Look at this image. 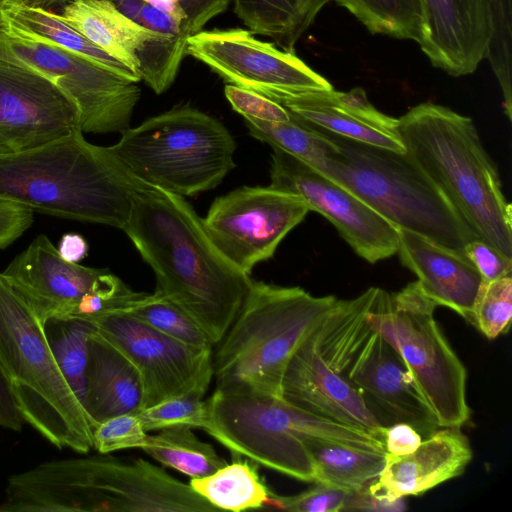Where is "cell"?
<instances>
[{"instance_id": "1", "label": "cell", "mask_w": 512, "mask_h": 512, "mask_svg": "<svg viewBox=\"0 0 512 512\" xmlns=\"http://www.w3.org/2000/svg\"><path fill=\"white\" fill-rule=\"evenodd\" d=\"M123 231L156 277L155 293L177 305L215 346L234 321L251 278L209 238L182 197L145 185Z\"/></svg>"}, {"instance_id": "2", "label": "cell", "mask_w": 512, "mask_h": 512, "mask_svg": "<svg viewBox=\"0 0 512 512\" xmlns=\"http://www.w3.org/2000/svg\"><path fill=\"white\" fill-rule=\"evenodd\" d=\"M145 185L109 147L89 143L81 130L0 155V198L65 219L123 230Z\"/></svg>"}, {"instance_id": "3", "label": "cell", "mask_w": 512, "mask_h": 512, "mask_svg": "<svg viewBox=\"0 0 512 512\" xmlns=\"http://www.w3.org/2000/svg\"><path fill=\"white\" fill-rule=\"evenodd\" d=\"M405 152L474 234L512 259V207L473 120L435 103L398 118Z\"/></svg>"}, {"instance_id": "4", "label": "cell", "mask_w": 512, "mask_h": 512, "mask_svg": "<svg viewBox=\"0 0 512 512\" xmlns=\"http://www.w3.org/2000/svg\"><path fill=\"white\" fill-rule=\"evenodd\" d=\"M337 301L251 279L234 321L212 350L215 390L281 399L290 358Z\"/></svg>"}, {"instance_id": "5", "label": "cell", "mask_w": 512, "mask_h": 512, "mask_svg": "<svg viewBox=\"0 0 512 512\" xmlns=\"http://www.w3.org/2000/svg\"><path fill=\"white\" fill-rule=\"evenodd\" d=\"M324 133L331 147L321 172L396 229L417 233L459 253L478 238L406 152Z\"/></svg>"}, {"instance_id": "6", "label": "cell", "mask_w": 512, "mask_h": 512, "mask_svg": "<svg viewBox=\"0 0 512 512\" xmlns=\"http://www.w3.org/2000/svg\"><path fill=\"white\" fill-rule=\"evenodd\" d=\"M0 369L26 424L59 450L93 449L92 423L56 362L44 325L1 272Z\"/></svg>"}, {"instance_id": "7", "label": "cell", "mask_w": 512, "mask_h": 512, "mask_svg": "<svg viewBox=\"0 0 512 512\" xmlns=\"http://www.w3.org/2000/svg\"><path fill=\"white\" fill-rule=\"evenodd\" d=\"M206 403L208 419L203 430L233 456L303 482L315 483L306 439H327L386 453L381 437L311 415L281 399L214 390Z\"/></svg>"}, {"instance_id": "8", "label": "cell", "mask_w": 512, "mask_h": 512, "mask_svg": "<svg viewBox=\"0 0 512 512\" xmlns=\"http://www.w3.org/2000/svg\"><path fill=\"white\" fill-rule=\"evenodd\" d=\"M109 146L140 181L178 196L214 189L235 167L236 142L216 118L179 106L121 131Z\"/></svg>"}, {"instance_id": "9", "label": "cell", "mask_w": 512, "mask_h": 512, "mask_svg": "<svg viewBox=\"0 0 512 512\" xmlns=\"http://www.w3.org/2000/svg\"><path fill=\"white\" fill-rule=\"evenodd\" d=\"M436 306L416 280L395 293L379 288L367 320L398 351L440 426L461 428L470 418L467 371L434 318Z\"/></svg>"}, {"instance_id": "10", "label": "cell", "mask_w": 512, "mask_h": 512, "mask_svg": "<svg viewBox=\"0 0 512 512\" xmlns=\"http://www.w3.org/2000/svg\"><path fill=\"white\" fill-rule=\"evenodd\" d=\"M0 57L24 64L55 84L76 105L82 132L128 128L141 95L135 82L49 41L18 32L1 18Z\"/></svg>"}, {"instance_id": "11", "label": "cell", "mask_w": 512, "mask_h": 512, "mask_svg": "<svg viewBox=\"0 0 512 512\" xmlns=\"http://www.w3.org/2000/svg\"><path fill=\"white\" fill-rule=\"evenodd\" d=\"M309 211L295 194L270 185L243 186L216 198L202 222L223 256L250 275L256 264L274 255Z\"/></svg>"}, {"instance_id": "12", "label": "cell", "mask_w": 512, "mask_h": 512, "mask_svg": "<svg viewBox=\"0 0 512 512\" xmlns=\"http://www.w3.org/2000/svg\"><path fill=\"white\" fill-rule=\"evenodd\" d=\"M89 324L137 369L143 389L141 410L180 396L204 398L213 379V349L182 343L126 312Z\"/></svg>"}, {"instance_id": "13", "label": "cell", "mask_w": 512, "mask_h": 512, "mask_svg": "<svg viewBox=\"0 0 512 512\" xmlns=\"http://www.w3.org/2000/svg\"><path fill=\"white\" fill-rule=\"evenodd\" d=\"M186 55L205 64L228 84L255 92L333 89L294 50H281L242 28L201 30L192 34L187 40Z\"/></svg>"}, {"instance_id": "14", "label": "cell", "mask_w": 512, "mask_h": 512, "mask_svg": "<svg viewBox=\"0 0 512 512\" xmlns=\"http://www.w3.org/2000/svg\"><path fill=\"white\" fill-rule=\"evenodd\" d=\"M59 15L157 94L172 85L186 55L188 37L149 30L125 16L111 0H68Z\"/></svg>"}, {"instance_id": "15", "label": "cell", "mask_w": 512, "mask_h": 512, "mask_svg": "<svg viewBox=\"0 0 512 512\" xmlns=\"http://www.w3.org/2000/svg\"><path fill=\"white\" fill-rule=\"evenodd\" d=\"M270 186L301 197L328 219L354 252L376 263L397 253V229L330 177L289 153L273 148Z\"/></svg>"}, {"instance_id": "16", "label": "cell", "mask_w": 512, "mask_h": 512, "mask_svg": "<svg viewBox=\"0 0 512 512\" xmlns=\"http://www.w3.org/2000/svg\"><path fill=\"white\" fill-rule=\"evenodd\" d=\"M81 130L76 105L34 69L0 57V148H35ZM82 131V130H81Z\"/></svg>"}, {"instance_id": "17", "label": "cell", "mask_w": 512, "mask_h": 512, "mask_svg": "<svg viewBox=\"0 0 512 512\" xmlns=\"http://www.w3.org/2000/svg\"><path fill=\"white\" fill-rule=\"evenodd\" d=\"M103 270L64 260L41 234L1 274L44 325L69 317Z\"/></svg>"}, {"instance_id": "18", "label": "cell", "mask_w": 512, "mask_h": 512, "mask_svg": "<svg viewBox=\"0 0 512 512\" xmlns=\"http://www.w3.org/2000/svg\"><path fill=\"white\" fill-rule=\"evenodd\" d=\"M281 400L311 415L363 429L384 439V428L356 389L320 355L313 329L287 364L281 383Z\"/></svg>"}, {"instance_id": "19", "label": "cell", "mask_w": 512, "mask_h": 512, "mask_svg": "<svg viewBox=\"0 0 512 512\" xmlns=\"http://www.w3.org/2000/svg\"><path fill=\"white\" fill-rule=\"evenodd\" d=\"M257 93L280 104L292 119L309 128L405 152L397 128L398 119L374 107L362 88L347 92L331 89L302 93L264 90Z\"/></svg>"}, {"instance_id": "20", "label": "cell", "mask_w": 512, "mask_h": 512, "mask_svg": "<svg viewBox=\"0 0 512 512\" xmlns=\"http://www.w3.org/2000/svg\"><path fill=\"white\" fill-rule=\"evenodd\" d=\"M423 29L418 43L430 63L451 76L473 73L485 58L490 0H419Z\"/></svg>"}, {"instance_id": "21", "label": "cell", "mask_w": 512, "mask_h": 512, "mask_svg": "<svg viewBox=\"0 0 512 512\" xmlns=\"http://www.w3.org/2000/svg\"><path fill=\"white\" fill-rule=\"evenodd\" d=\"M468 438L457 427H440L407 455L385 453V465L368 486L378 499L420 495L461 475L472 459Z\"/></svg>"}, {"instance_id": "22", "label": "cell", "mask_w": 512, "mask_h": 512, "mask_svg": "<svg viewBox=\"0 0 512 512\" xmlns=\"http://www.w3.org/2000/svg\"><path fill=\"white\" fill-rule=\"evenodd\" d=\"M397 234L400 261L418 277L424 294L472 322L482 277L470 260L409 230L397 229Z\"/></svg>"}, {"instance_id": "23", "label": "cell", "mask_w": 512, "mask_h": 512, "mask_svg": "<svg viewBox=\"0 0 512 512\" xmlns=\"http://www.w3.org/2000/svg\"><path fill=\"white\" fill-rule=\"evenodd\" d=\"M142 397V382L135 366L92 327L82 405L93 428L117 415L137 414Z\"/></svg>"}, {"instance_id": "24", "label": "cell", "mask_w": 512, "mask_h": 512, "mask_svg": "<svg viewBox=\"0 0 512 512\" xmlns=\"http://www.w3.org/2000/svg\"><path fill=\"white\" fill-rule=\"evenodd\" d=\"M1 20L18 32L49 41L125 79L141 81L130 68L93 44L56 12L21 0H5L1 5Z\"/></svg>"}, {"instance_id": "25", "label": "cell", "mask_w": 512, "mask_h": 512, "mask_svg": "<svg viewBox=\"0 0 512 512\" xmlns=\"http://www.w3.org/2000/svg\"><path fill=\"white\" fill-rule=\"evenodd\" d=\"M234 12L253 34L285 50L294 45L331 0H232Z\"/></svg>"}, {"instance_id": "26", "label": "cell", "mask_w": 512, "mask_h": 512, "mask_svg": "<svg viewBox=\"0 0 512 512\" xmlns=\"http://www.w3.org/2000/svg\"><path fill=\"white\" fill-rule=\"evenodd\" d=\"M315 483L357 492L375 480L385 465V454L320 438L305 440Z\"/></svg>"}, {"instance_id": "27", "label": "cell", "mask_w": 512, "mask_h": 512, "mask_svg": "<svg viewBox=\"0 0 512 512\" xmlns=\"http://www.w3.org/2000/svg\"><path fill=\"white\" fill-rule=\"evenodd\" d=\"M189 485L218 510L260 509L273 493L261 479L258 465L240 457L208 476L191 478Z\"/></svg>"}, {"instance_id": "28", "label": "cell", "mask_w": 512, "mask_h": 512, "mask_svg": "<svg viewBox=\"0 0 512 512\" xmlns=\"http://www.w3.org/2000/svg\"><path fill=\"white\" fill-rule=\"evenodd\" d=\"M189 427H172L149 435L142 450L165 467L191 478L208 476L227 462L214 447L201 441Z\"/></svg>"}, {"instance_id": "29", "label": "cell", "mask_w": 512, "mask_h": 512, "mask_svg": "<svg viewBox=\"0 0 512 512\" xmlns=\"http://www.w3.org/2000/svg\"><path fill=\"white\" fill-rule=\"evenodd\" d=\"M372 34L420 42L423 29L419 0H333Z\"/></svg>"}, {"instance_id": "30", "label": "cell", "mask_w": 512, "mask_h": 512, "mask_svg": "<svg viewBox=\"0 0 512 512\" xmlns=\"http://www.w3.org/2000/svg\"><path fill=\"white\" fill-rule=\"evenodd\" d=\"M92 326L76 318H53L44 331L52 353L70 387L82 403L86 391L88 338Z\"/></svg>"}, {"instance_id": "31", "label": "cell", "mask_w": 512, "mask_h": 512, "mask_svg": "<svg viewBox=\"0 0 512 512\" xmlns=\"http://www.w3.org/2000/svg\"><path fill=\"white\" fill-rule=\"evenodd\" d=\"M291 117V116H290ZM254 138L281 149L318 171H322L331 142L324 132L291 118L288 122H265L244 118Z\"/></svg>"}, {"instance_id": "32", "label": "cell", "mask_w": 512, "mask_h": 512, "mask_svg": "<svg viewBox=\"0 0 512 512\" xmlns=\"http://www.w3.org/2000/svg\"><path fill=\"white\" fill-rule=\"evenodd\" d=\"M142 323L187 345L213 349L208 336L174 303L157 293L146 295L128 312Z\"/></svg>"}, {"instance_id": "33", "label": "cell", "mask_w": 512, "mask_h": 512, "mask_svg": "<svg viewBox=\"0 0 512 512\" xmlns=\"http://www.w3.org/2000/svg\"><path fill=\"white\" fill-rule=\"evenodd\" d=\"M490 35L485 58L500 86L504 112L512 120V0H490Z\"/></svg>"}, {"instance_id": "34", "label": "cell", "mask_w": 512, "mask_h": 512, "mask_svg": "<svg viewBox=\"0 0 512 512\" xmlns=\"http://www.w3.org/2000/svg\"><path fill=\"white\" fill-rule=\"evenodd\" d=\"M145 295L133 291L120 278L104 269L69 318L91 323L110 314L128 312Z\"/></svg>"}, {"instance_id": "35", "label": "cell", "mask_w": 512, "mask_h": 512, "mask_svg": "<svg viewBox=\"0 0 512 512\" xmlns=\"http://www.w3.org/2000/svg\"><path fill=\"white\" fill-rule=\"evenodd\" d=\"M512 317V276L483 281L472 311V324L488 339L507 332Z\"/></svg>"}, {"instance_id": "36", "label": "cell", "mask_w": 512, "mask_h": 512, "mask_svg": "<svg viewBox=\"0 0 512 512\" xmlns=\"http://www.w3.org/2000/svg\"><path fill=\"white\" fill-rule=\"evenodd\" d=\"M147 432L172 427L203 429L208 419L206 400L196 396L171 398L137 413Z\"/></svg>"}, {"instance_id": "37", "label": "cell", "mask_w": 512, "mask_h": 512, "mask_svg": "<svg viewBox=\"0 0 512 512\" xmlns=\"http://www.w3.org/2000/svg\"><path fill=\"white\" fill-rule=\"evenodd\" d=\"M93 448L101 454L143 449L149 434L137 414H121L98 423L92 431Z\"/></svg>"}, {"instance_id": "38", "label": "cell", "mask_w": 512, "mask_h": 512, "mask_svg": "<svg viewBox=\"0 0 512 512\" xmlns=\"http://www.w3.org/2000/svg\"><path fill=\"white\" fill-rule=\"evenodd\" d=\"M350 492L323 483L293 496L272 493L266 507L294 512L343 511Z\"/></svg>"}, {"instance_id": "39", "label": "cell", "mask_w": 512, "mask_h": 512, "mask_svg": "<svg viewBox=\"0 0 512 512\" xmlns=\"http://www.w3.org/2000/svg\"><path fill=\"white\" fill-rule=\"evenodd\" d=\"M224 93L233 110L244 118L265 122H288L291 120L284 107L255 91L226 84Z\"/></svg>"}, {"instance_id": "40", "label": "cell", "mask_w": 512, "mask_h": 512, "mask_svg": "<svg viewBox=\"0 0 512 512\" xmlns=\"http://www.w3.org/2000/svg\"><path fill=\"white\" fill-rule=\"evenodd\" d=\"M161 10L176 19L189 35L195 34L226 10L230 0H158Z\"/></svg>"}, {"instance_id": "41", "label": "cell", "mask_w": 512, "mask_h": 512, "mask_svg": "<svg viewBox=\"0 0 512 512\" xmlns=\"http://www.w3.org/2000/svg\"><path fill=\"white\" fill-rule=\"evenodd\" d=\"M111 1L125 16L149 30L176 36H190L176 19L144 0Z\"/></svg>"}, {"instance_id": "42", "label": "cell", "mask_w": 512, "mask_h": 512, "mask_svg": "<svg viewBox=\"0 0 512 512\" xmlns=\"http://www.w3.org/2000/svg\"><path fill=\"white\" fill-rule=\"evenodd\" d=\"M463 253L475 266L483 281L511 275L512 259L479 238L469 241L464 246Z\"/></svg>"}, {"instance_id": "43", "label": "cell", "mask_w": 512, "mask_h": 512, "mask_svg": "<svg viewBox=\"0 0 512 512\" xmlns=\"http://www.w3.org/2000/svg\"><path fill=\"white\" fill-rule=\"evenodd\" d=\"M33 219L31 208L0 198V249L16 241L32 225Z\"/></svg>"}, {"instance_id": "44", "label": "cell", "mask_w": 512, "mask_h": 512, "mask_svg": "<svg viewBox=\"0 0 512 512\" xmlns=\"http://www.w3.org/2000/svg\"><path fill=\"white\" fill-rule=\"evenodd\" d=\"M386 453L404 456L414 452L421 444L422 436L409 424L395 423L384 428Z\"/></svg>"}, {"instance_id": "45", "label": "cell", "mask_w": 512, "mask_h": 512, "mask_svg": "<svg viewBox=\"0 0 512 512\" xmlns=\"http://www.w3.org/2000/svg\"><path fill=\"white\" fill-rule=\"evenodd\" d=\"M24 424L9 382L0 369V429L20 432Z\"/></svg>"}, {"instance_id": "46", "label": "cell", "mask_w": 512, "mask_h": 512, "mask_svg": "<svg viewBox=\"0 0 512 512\" xmlns=\"http://www.w3.org/2000/svg\"><path fill=\"white\" fill-rule=\"evenodd\" d=\"M406 506L403 498L396 500L378 499L371 495L367 487L350 492L343 511H402Z\"/></svg>"}, {"instance_id": "47", "label": "cell", "mask_w": 512, "mask_h": 512, "mask_svg": "<svg viewBox=\"0 0 512 512\" xmlns=\"http://www.w3.org/2000/svg\"><path fill=\"white\" fill-rule=\"evenodd\" d=\"M57 250L64 260L71 263H79L88 254V243L78 233H65L59 241Z\"/></svg>"}, {"instance_id": "48", "label": "cell", "mask_w": 512, "mask_h": 512, "mask_svg": "<svg viewBox=\"0 0 512 512\" xmlns=\"http://www.w3.org/2000/svg\"><path fill=\"white\" fill-rule=\"evenodd\" d=\"M22 2L35 6L40 7L46 10H50L56 13H60L63 6L68 0H21Z\"/></svg>"}, {"instance_id": "49", "label": "cell", "mask_w": 512, "mask_h": 512, "mask_svg": "<svg viewBox=\"0 0 512 512\" xmlns=\"http://www.w3.org/2000/svg\"><path fill=\"white\" fill-rule=\"evenodd\" d=\"M5 0H0V18H1V5Z\"/></svg>"}, {"instance_id": "50", "label": "cell", "mask_w": 512, "mask_h": 512, "mask_svg": "<svg viewBox=\"0 0 512 512\" xmlns=\"http://www.w3.org/2000/svg\"><path fill=\"white\" fill-rule=\"evenodd\" d=\"M1 154H4V153H3L2 149L0 148V155H1Z\"/></svg>"}]
</instances>
